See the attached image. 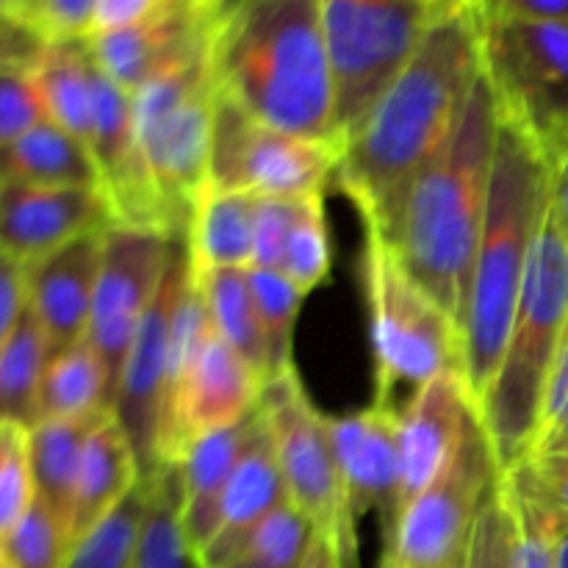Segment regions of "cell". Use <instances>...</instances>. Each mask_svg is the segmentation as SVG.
Here are the masks:
<instances>
[{"label": "cell", "instance_id": "6da1fadb", "mask_svg": "<svg viewBox=\"0 0 568 568\" xmlns=\"http://www.w3.org/2000/svg\"><path fill=\"white\" fill-rule=\"evenodd\" d=\"M483 78L480 3L453 0L403 75L344 144L333 186L392 239L410 183L447 144Z\"/></svg>", "mask_w": 568, "mask_h": 568}, {"label": "cell", "instance_id": "7a4b0ae2", "mask_svg": "<svg viewBox=\"0 0 568 568\" xmlns=\"http://www.w3.org/2000/svg\"><path fill=\"white\" fill-rule=\"evenodd\" d=\"M209 59L220 98L253 120L336 142L322 0L225 3Z\"/></svg>", "mask_w": 568, "mask_h": 568}, {"label": "cell", "instance_id": "3957f363", "mask_svg": "<svg viewBox=\"0 0 568 568\" xmlns=\"http://www.w3.org/2000/svg\"><path fill=\"white\" fill-rule=\"evenodd\" d=\"M497 136V100L483 72L455 133L410 183L388 239L408 275L458 327L486 222Z\"/></svg>", "mask_w": 568, "mask_h": 568}, {"label": "cell", "instance_id": "277c9868", "mask_svg": "<svg viewBox=\"0 0 568 568\" xmlns=\"http://www.w3.org/2000/svg\"><path fill=\"white\" fill-rule=\"evenodd\" d=\"M549 200L552 166L532 142L499 120L486 222L460 316L464 377L477 405L486 397L503 361Z\"/></svg>", "mask_w": 568, "mask_h": 568}, {"label": "cell", "instance_id": "5b68a950", "mask_svg": "<svg viewBox=\"0 0 568 568\" xmlns=\"http://www.w3.org/2000/svg\"><path fill=\"white\" fill-rule=\"evenodd\" d=\"M568 322V236L549 200L503 361L477 405L503 471L527 460L541 430L549 366Z\"/></svg>", "mask_w": 568, "mask_h": 568}, {"label": "cell", "instance_id": "8992f818", "mask_svg": "<svg viewBox=\"0 0 568 568\" xmlns=\"http://www.w3.org/2000/svg\"><path fill=\"white\" fill-rule=\"evenodd\" d=\"M358 272L375 358L372 403L394 408L399 386L422 388L438 375L464 372L458 322L408 275L392 242L375 227H364Z\"/></svg>", "mask_w": 568, "mask_h": 568}, {"label": "cell", "instance_id": "52a82bcc", "mask_svg": "<svg viewBox=\"0 0 568 568\" xmlns=\"http://www.w3.org/2000/svg\"><path fill=\"white\" fill-rule=\"evenodd\" d=\"M453 0H322L333 87V139L349 142Z\"/></svg>", "mask_w": 568, "mask_h": 568}, {"label": "cell", "instance_id": "ba28073f", "mask_svg": "<svg viewBox=\"0 0 568 568\" xmlns=\"http://www.w3.org/2000/svg\"><path fill=\"white\" fill-rule=\"evenodd\" d=\"M211 55V53H209ZM155 78L131 94L139 161L166 236H186L194 203L209 186L216 83L211 59Z\"/></svg>", "mask_w": 568, "mask_h": 568}, {"label": "cell", "instance_id": "9c48e42d", "mask_svg": "<svg viewBox=\"0 0 568 568\" xmlns=\"http://www.w3.org/2000/svg\"><path fill=\"white\" fill-rule=\"evenodd\" d=\"M480 20L483 72L499 120L555 170L568 153V26L503 17L486 0Z\"/></svg>", "mask_w": 568, "mask_h": 568}, {"label": "cell", "instance_id": "30bf717a", "mask_svg": "<svg viewBox=\"0 0 568 568\" xmlns=\"http://www.w3.org/2000/svg\"><path fill=\"white\" fill-rule=\"evenodd\" d=\"M258 408L275 444L288 499L331 544L342 568H361L358 525L344 497L327 416L311 403L297 366L264 383Z\"/></svg>", "mask_w": 568, "mask_h": 568}, {"label": "cell", "instance_id": "8fae6325", "mask_svg": "<svg viewBox=\"0 0 568 568\" xmlns=\"http://www.w3.org/2000/svg\"><path fill=\"white\" fill-rule=\"evenodd\" d=\"M499 480L503 466L475 414L449 464L403 510L392 541L383 544L381 568H447L464 560L477 516Z\"/></svg>", "mask_w": 568, "mask_h": 568}, {"label": "cell", "instance_id": "7c38bea8", "mask_svg": "<svg viewBox=\"0 0 568 568\" xmlns=\"http://www.w3.org/2000/svg\"><path fill=\"white\" fill-rule=\"evenodd\" d=\"M338 161L342 148L336 142L283 133L253 120L231 100L216 98L209 186L303 200L331 186Z\"/></svg>", "mask_w": 568, "mask_h": 568}, {"label": "cell", "instance_id": "4fadbf2b", "mask_svg": "<svg viewBox=\"0 0 568 568\" xmlns=\"http://www.w3.org/2000/svg\"><path fill=\"white\" fill-rule=\"evenodd\" d=\"M264 383L214 331L192 353L172 358L159 427V464H181L197 438L253 416Z\"/></svg>", "mask_w": 568, "mask_h": 568}, {"label": "cell", "instance_id": "5bb4252c", "mask_svg": "<svg viewBox=\"0 0 568 568\" xmlns=\"http://www.w3.org/2000/svg\"><path fill=\"white\" fill-rule=\"evenodd\" d=\"M172 244H175L172 236L142 231V227L111 225L103 233V261H100L87 342L92 344L105 369L111 414H114L122 366L164 281Z\"/></svg>", "mask_w": 568, "mask_h": 568}, {"label": "cell", "instance_id": "9a60e30c", "mask_svg": "<svg viewBox=\"0 0 568 568\" xmlns=\"http://www.w3.org/2000/svg\"><path fill=\"white\" fill-rule=\"evenodd\" d=\"M189 270L186 236L175 239L166 275L161 281L153 305L144 314L133 347L122 366L120 388L114 399V419L131 438L136 453L142 480L153 477L161 469L159 464V427L164 410L166 366H170V333L172 311H175L178 288Z\"/></svg>", "mask_w": 568, "mask_h": 568}, {"label": "cell", "instance_id": "2e32d148", "mask_svg": "<svg viewBox=\"0 0 568 568\" xmlns=\"http://www.w3.org/2000/svg\"><path fill=\"white\" fill-rule=\"evenodd\" d=\"M222 0H170L142 26L89 39L94 61L128 94L211 53Z\"/></svg>", "mask_w": 568, "mask_h": 568}, {"label": "cell", "instance_id": "e0dca14e", "mask_svg": "<svg viewBox=\"0 0 568 568\" xmlns=\"http://www.w3.org/2000/svg\"><path fill=\"white\" fill-rule=\"evenodd\" d=\"M397 416V408H381L375 403L353 414L327 416L349 516L358 525L369 510H377L383 544L392 541L403 516Z\"/></svg>", "mask_w": 568, "mask_h": 568}, {"label": "cell", "instance_id": "ac0fdd59", "mask_svg": "<svg viewBox=\"0 0 568 568\" xmlns=\"http://www.w3.org/2000/svg\"><path fill=\"white\" fill-rule=\"evenodd\" d=\"M111 225L100 189L0 183V255L22 266Z\"/></svg>", "mask_w": 568, "mask_h": 568}, {"label": "cell", "instance_id": "d6986e66", "mask_svg": "<svg viewBox=\"0 0 568 568\" xmlns=\"http://www.w3.org/2000/svg\"><path fill=\"white\" fill-rule=\"evenodd\" d=\"M475 414L477 403L471 397L464 372H447V375H438L436 381L425 383L399 410L397 449L399 477H403V510L449 464Z\"/></svg>", "mask_w": 568, "mask_h": 568}, {"label": "cell", "instance_id": "ffe728a7", "mask_svg": "<svg viewBox=\"0 0 568 568\" xmlns=\"http://www.w3.org/2000/svg\"><path fill=\"white\" fill-rule=\"evenodd\" d=\"M103 233H87L26 266L28 311L48 336L50 358L87 338L103 261Z\"/></svg>", "mask_w": 568, "mask_h": 568}, {"label": "cell", "instance_id": "44dd1931", "mask_svg": "<svg viewBox=\"0 0 568 568\" xmlns=\"http://www.w3.org/2000/svg\"><path fill=\"white\" fill-rule=\"evenodd\" d=\"M288 499L281 466H277L275 444H272L266 422L261 416V427L250 447L244 449L220 510V527L209 547L197 555L200 568H222L239 560L247 549L253 532L264 525L266 516Z\"/></svg>", "mask_w": 568, "mask_h": 568}, {"label": "cell", "instance_id": "7402d4cb", "mask_svg": "<svg viewBox=\"0 0 568 568\" xmlns=\"http://www.w3.org/2000/svg\"><path fill=\"white\" fill-rule=\"evenodd\" d=\"M261 427V408L239 425L225 430L209 433L189 447L186 458L181 460L183 477V503L181 525L189 547L194 555L203 552L220 527L222 499H225L227 483L242 460L244 449L255 438Z\"/></svg>", "mask_w": 568, "mask_h": 568}, {"label": "cell", "instance_id": "603a6c76", "mask_svg": "<svg viewBox=\"0 0 568 568\" xmlns=\"http://www.w3.org/2000/svg\"><path fill=\"white\" fill-rule=\"evenodd\" d=\"M142 480L131 438L114 416L103 422L89 438L78 471L75 503H72V547L105 519Z\"/></svg>", "mask_w": 568, "mask_h": 568}, {"label": "cell", "instance_id": "cb8c5ba5", "mask_svg": "<svg viewBox=\"0 0 568 568\" xmlns=\"http://www.w3.org/2000/svg\"><path fill=\"white\" fill-rule=\"evenodd\" d=\"M258 197L250 192L205 186L194 203L186 250L194 272L250 270Z\"/></svg>", "mask_w": 568, "mask_h": 568}, {"label": "cell", "instance_id": "d4e9b609", "mask_svg": "<svg viewBox=\"0 0 568 568\" xmlns=\"http://www.w3.org/2000/svg\"><path fill=\"white\" fill-rule=\"evenodd\" d=\"M0 183L100 189V175L87 144L48 120L0 148Z\"/></svg>", "mask_w": 568, "mask_h": 568}, {"label": "cell", "instance_id": "484cf974", "mask_svg": "<svg viewBox=\"0 0 568 568\" xmlns=\"http://www.w3.org/2000/svg\"><path fill=\"white\" fill-rule=\"evenodd\" d=\"M114 414H92L81 419L37 422L31 427V471L37 499L70 530L78 471L89 438Z\"/></svg>", "mask_w": 568, "mask_h": 568}, {"label": "cell", "instance_id": "4316f807", "mask_svg": "<svg viewBox=\"0 0 568 568\" xmlns=\"http://www.w3.org/2000/svg\"><path fill=\"white\" fill-rule=\"evenodd\" d=\"M31 78L48 120L64 128L70 136L87 144L89 150L94 116V81H98V61L89 50V42L44 48L37 64L31 67Z\"/></svg>", "mask_w": 568, "mask_h": 568}, {"label": "cell", "instance_id": "83f0119b", "mask_svg": "<svg viewBox=\"0 0 568 568\" xmlns=\"http://www.w3.org/2000/svg\"><path fill=\"white\" fill-rule=\"evenodd\" d=\"M508 516V568H558V532L564 519L549 505L521 460L499 483Z\"/></svg>", "mask_w": 568, "mask_h": 568}, {"label": "cell", "instance_id": "f1b7e54d", "mask_svg": "<svg viewBox=\"0 0 568 568\" xmlns=\"http://www.w3.org/2000/svg\"><path fill=\"white\" fill-rule=\"evenodd\" d=\"M194 272V270H192ZM205 294L214 333L247 361L264 381H270V355H266L264 331L255 311L253 286L247 270H209L194 272Z\"/></svg>", "mask_w": 568, "mask_h": 568}, {"label": "cell", "instance_id": "f546056e", "mask_svg": "<svg viewBox=\"0 0 568 568\" xmlns=\"http://www.w3.org/2000/svg\"><path fill=\"white\" fill-rule=\"evenodd\" d=\"M92 414H111L109 381L94 347L83 338L48 361L37 422L81 419Z\"/></svg>", "mask_w": 568, "mask_h": 568}, {"label": "cell", "instance_id": "4dcf8cb0", "mask_svg": "<svg viewBox=\"0 0 568 568\" xmlns=\"http://www.w3.org/2000/svg\"><path fill=\"white\" fill-rule=\"evenodd\" d=\"M148 480L150 497L133 568H200L181 525V464H164Z\"/></svg>", "mask_w": 568, "mask_h": 568}, {"label": "cell", "instance_id": "1f68e13d", "mask_svg": "<svg viewBox=\"0 0 568 568\" xmlns=\"http://www.w3.org/2000/svg\"><path fill=\"white\" fill-rule=\"evenodd\" d=\"M50 361V344L26 308L20 325L0 349V422L31 430L39 416V388Z\"/></svg>", "mask_w": 568, "mask_h": 568}, {"label": "cell", "instance_id": "d6a6232c", "mask_svg": "<svg viewBox=\"0 0 568 568\" xmlns=\"http://www.w3.org/2000/svg\"><path fill=\"white\" fill-rule=\"evenodd\" d=\"M148 497L150 480H139L136 488L72 547L64 568H133Z\"/></svg>", "mask_w": 568, "mask_h": 568}, {"label": "cell", "instance_id": "836d02e7", "mask_svg": "<svg viewBox=\"0 0 568 568\" xmlns=\"http://www.w3.org/2000/svg\"><path fill=\"white\" fill-rule=\"evenodd\" d=\"M247 272L261 331H264L266 355H270V377H275L294 366V327H297V316L300 308H303L305 294L283 272Z\"/></svg>", "mask_w": 568, "mask_h": 568}, {"label": "cell", "instance_id": "e575fe53", "mask_svg": "<svg viewBox=\"0 0 568 568\" xmlns=\"http://www.w3.org/2000/svg\"><path fill=\"white\" fill-rule=\"evenodd\" d=\"M333 266L331 233H327L325 192L311 194L297 203L292 233H288L286 253L281 272L308 297L320 283L327 281Z\"/></svg>", "mask_w": 568, "mask_h": 568}, {"label": "cell", "instance_id": "d590c367", "mask_svg": "<svg viewBox=\"0 0 568 568\" xmlns=\"http://www.w3.org/2000/svg\"><path fill=\"white\" fill-rule=\"evenodd\" d=\"M316 541L320 532L308 516L286 499L253 532L242 558H250L261 568H303Z\"/></svg>", "mask_w": 568, "mask_h": 568}, {"label": "cell", "instance_id": "8d00e7d4", "mask_svg": "<svg viewBox=\"0 0 568 568\" xmlns=\"http://www.w3.org/2000/svg\"><path fill=\"white\" fill-rule=\"evenodd\" d=\"M9 568H64L72 552L70 530L44 508L33 503L26 519L6 538H0Z\"/></svg>", "mask_w": 568, "mask_h": 568}, {"label": "cell", "instance_id": "74e56055", "mask_svg": "<svg viewBox=\"0 0 568 568\" xmlns=\"http://www.w3.org/2000/svg\"><path fill=\"white\" fill-rule=\"evenodd\" d=\"M33 503L31 430L14 422H0V538L26 519Z\"/></svg>", "mask_w": 568, "mask_h": 568}, {"label": "cell", "instance_id": "f35d334b", "mask_svg": "<svg viewBox=\"0 0 568 568\" xmlns=\"http://www.w3.org/2000/svg\"><path fill=\"white\" fill-rule=\"evenodd\" d=\"M17 20L44 44L89 42L94 28V0H9Z\"/></svg>", "mask_w": 568, "mask_h": 568}, {"label": "cell", "instance_id": "ab89813d", "mask_svg": "<svg viewBox=\"0 0 568 568\" xmlns=\"http://www.w3.org/2000/svg\"><path fill=\"white\" fill-rule=\"evenodd\" d=\"M48 122L28 70L0 67V148Z\"/></svg>", "mask_w": 568, "mask_h": 568}, {"label": "cell", "instance_id": "60d3db41", "mask_svg": "<svg viewBox=\"0 0 568 568\" xmlns=\"http://www.w3.org/2000/svg\"><path fill=\"white\" fill-rule=\"evenodd\" d=\"M297 203L300 200L258 197V209H255L253 264H250V270L281 272L288 233H292L294 216H297Z\"/></svg>", "mask_w": 568, "mask_h": 568}, {"label": "cell", "instance_id": "b9f144b4", "mask_svg": "<svg viewBox=\"0 0 568 568\" xmlns=\"http://www.w3.org/2000/svg\"><path fill=\"white\" fill-rule=\"evenodd\" d=\"M466 568H508V516H505L499 486L477 516L466 552Z\"/></svg>", "mask_w": 568, "mask_h": 568}, {"label": "cell", "instance_id": "7bdbcfd3", "mask_svg": "<svg viewBox=\"0 0 568 568\" xmlns=\"http://www.w3.org/2000/svg\"><path fill=\"white\" fill-rule=\"evenodd\" d=\"M44 53V44L17 20L9 0H0V67L28 70Z\"/></svg>", "mask_w": 568, "mask_h": 568}, {"label": "cell", "instance_id": "ee69618b", "mask_svg": "<svg viewBox=\"0 0 568 568\" xmlns=\"http://www.w3.org/2000/svg\"><path fill=\"white\" fill-rule=\"evenodd\" d=\"M170 0H94V28L98 33L125 31V28L142 26L166 9Z\"/></svg>", "mask_w": 568, "mask_h": 568}, {"label": "cell", "instance_id": "f6af8a7d", "mask_svg": "<svg viewBox=\"0 0 568 568\" xmlns=\"http://www.w3.org/2000/svg\"><path fill=\"white\" fill-rule=\"evenodd\" d=\"M28 308L26 266L0 255V349Z\"/></svg>", "mask_w": 568, "mask_h": 568}, {"label": "cell", "instance_id": "bcb514c9", "mask_svg": "<svg viewBox=\"0 0 568 568\" xmlns=\"http://www.w3.org/2000/svg\"><path fill=\"white\" fill-rule=\"evenodd\" d=\"M525 464L544 497L568 525V455H532Z\"/></svg>", "mask_w": 568, "mask_h": 568}, {"label": "cell", "instance_id": "7dc6e473", "mask_svg": "<svg viewBox=\"0 0 568 568\" xmlns=\"http://www.w3.org/2000/svg\"><path fill=\"white\" fill-rule=\"evenodd\" d=\"M566 410H568V322H566L564 336H560L552 366H549L547 388H544V399H541V430H538V438H541L544 433H547L549 427L566 414Z\"/></svg>", "mask_w": 568, "mask_h": 568}, {"label": "cell", "instance_id": "c3c4849f", "mask_svg": "<svg viewBox=\"0 0 568 568\" xmlns=\"http://www.w3.org/2000/svg\"><path fill=\"white\" fill-rule=\"evenodd\" d=\"M488 9L516 20L568 26V0H488Z\"/></svg>", "mask_w": 568, "mask_h": 568}, {"label": "cell", "instance_id": "681fc988", "mask_svg": "<svg viewBox=\"0 0 568 568\" xmlns=\"http://www.w3.org/2000/svg\"><path fill=\"white\" fill-rule=\"evenodd\" d=\"M532 455H568V410L547 433H544L541 438H538Z\"/></svg>", "mask_w": 568, "mask_h": 568}, {"label": "cell", "instance_id": "f907efd6", "mask_svg": "<svg viewBox=\"0 0 568 568\" xmlns=\"http://www.w3.org/2000/svg\"><path fill=\"white\" fill-rule=\"evenodd\" d=\"M552 209L568 236V153L552 170Z\"/></svg>", "mask_w": 568, "mask_h": 568}, {"label": "cell", "instance_id": "816d5d0a", "mask_svg": "<svg viewBox=\"0 0 568 568\" xmlns=\"http://www.w3.org/2000/svg\"><path fill=\"white\" fill-rule=\"evenodd\" d=\"M303 568H342L338 564L336 552L331 549V544L325 541V538H320V541L314 544V549H311L308 560H305Z\"/></svg>", "mask_w": 568, "mask_h": 568}, {"label": "cell", "instance_id": "f5cc1de1", "mask_svg": "<svg viewBox=\"0 0 568 568\" xmlns=\"http://www.w3.org/2000/svg\"><path fill=\"white\" fill-rule=\"evenodd\" d=\"M558 568H568V525L564 521L558 532Z\"/></svg>", "mask_w": 568, "mask_h": 568}, {"label": "cell", "instance_id": "db71d44e", "mask_svg": "<svg viewBox=\"0 0 568 568\" xmlns=\"http://www.w3.org/2000/svg\"><path fill=\"white\" fill-rule=\"evenodd\" d=\"M222 568H261V566L253 564V560H250V558H239V560H233V564H227V566H222Z\"/></svg>", "mask_w": 568, "mask_h": 568}, {"label": "cell", "instance_id": "11a10c76", "mask_svg": "<svg viewBox=\"0 0 568 568\" xmlns=\"http://www.w3.org/2000/svg\"><path fill=\"white\" fill-rule=\"evenodd\" d=\"M447 568H466V558H464V560H458V564H453V566H447Z\"/></svg>", "mask_w": 568, "mask_h": 568}, {"label": "cell", "instance_id": "9f6ffc18", "mask_svg": "<svg viewBox=\"0 0 568 568\" xmlns=\"http://www.w3.org/2000/svg\"><path fill=\"white\" fill-rule=\"evenodd\" d=\"M0 568H9V566H6V558H3V549H0Z\"/></svg>", "mask_w": 568, "mask_h": 568}]
</instances>
